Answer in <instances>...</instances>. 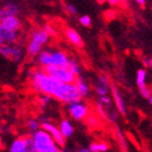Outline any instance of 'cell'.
<instances>
[{"mask_svg":"<svg viewBox=\"0 0 152 152\" xmlns=\"http://www.w3.org/2000/svg\"><path fill=\"white\" fill-rule=\"evenodd\" d=\"M31 88L37 91L41 95H49L51 96L54 88L58 85V81L47 75L43 68H34L29 72Z\"/></svg>","mask_w":152,"mask_h":152,"instance_id":"cell-1","label":"cell"},{"mask_svg":"<svg viewBox=\"0 0 152 152\" xmlns=\"http://www.w3.org/2000/svg\"><path fill=\"white\" fill-rule=\"evenodd\" d=\"M51 97L58 100V102L65 104H69L75 101H78V100H81V97L77 91L75 83H61V82H58Z\"/></svg>","mask_w":152,"mask_h":152,"instance_id":"cell-2","label":"cell"},{"mask_svg":"<svg viewBox=\"0 0 152 152\" xmlns=\"http://www.w3.org/2000/svg\"><path fill=\"white\" fill-rule=\"evenodd\" d=\"M31 137L35 152H54L60 149L53 138L42 128L33 132Z\"/></svg>","mask_w":152,"mask_h":152,"instance_id":"cell-3","label":"cell"},{"mask_svg":"<svg viewBox=\"0 0 152 152\" xmlns=\"http://www.w3.org/2000/svg\"><path fill=\"white\" fill-rule=\"evenodd\" d=\"M50 36L44 29H36L30 34L29 43L27 46V53L31 58H35L49 42Z\"/></svg>","mask_w":152,"mask_h":152,"instance_id":"cell-4","label":"cell"},{"mask_svg":"<svg viewBox=\"0 0 152 152\" xmlns=\"http://www.w3.org/2000/svg\"><path fill=\"white\" fill-rule=\"evenodd\" d=\"M43 70L61 83H75L77 79V76L75 75L74 71L69 68V66L58 67V66L48 65L44 67Z\"/></svg>","mask_w":152,"mask_h":152,"instance_id":"cell-5","label":"cell"},{"mask_svg":"<svg viewBox=\"0 0 152 152\" xmlns=\"http://www.w3.org/2000/svg\"><path fill=\"white\" fill-rule=\"evenodd\" d=\"M67 112L71 119L76 120V121H83L87 117V115L91 113V109L83 100H78L72 103L68 104Z\"/></svg>","mask_w":152,"mask_h":152,"instance_id":"cell-6","label":"cell"},{"mask_svg":"<svg viewBox=\"0 0 152 152\" xmlns=\"http://www.w3.org/2000/svg\"><path fill=\"white\" fill-rule=\"evenodd\" d=\"M0 54L14 63H19L23 58V51L15 44H3L0 46Z\"/></svg>","mask_w":152,"mask_h":152,"instance_id":"cell-7","label":"cell"},{"mask_svg":"<svg viewBox=\"0 0 152 152\" xmlns=\"http://www.w3.org/2000/svg\"><path fill=\"white\" fill-rule=\"evenodd\" d=\"M9 152H35L31 136H20L13 140Z\"/></svg>","mask_w":152,"mask_h":152,"instance_id":"cell-8","label":"cell"},{"mask_svg":"<svg viewBox=\"0 0 152 152\" xmlns=\"http://www.w3.org/2000/svg\"><path fill=\"white\" fill-rule=\"evenodd\" d=\"M41 128L43 130H45V131L53 138V140L56 142V145H58V147H64V146H65L66 140L62 136L58 126H56L54 124H52V122L45 119V120H42Z\"/></svg>","mask_w":152,"mask_h":152,"instance_id":"cell-9","label":"cell"},{"mask_svg":"<svg viewBox=\"0 0 152 152\" xmlns=\"http://www.w3.org/2000/svg\"><path fill=\"white\" fill-rule=\"evenodd\" d=\"M71 58L63 50H49V65L58 66V67H64L68 66Z\"/></svg>","mask_w":152,"mask_h":152,"instance_id":"cell-10","label":"cell"},{"mask_svg":"<svg viewBox=\"0 0 152 152\" xmlns=\"http://www.w3.org/2000/svg\"><path fill=\"white\" fill-rule=\"evenodd\" d=\"M110 91L112 93L113 101H114V104L115 107H116L117 111H118V113L121 115H126L127 114V105H126L124 99L121 96V94H120V91H118V88L113 83H111V89H110Z\"/></svg>","mask_w":152,"mask_h":152,"instance_id":"cell-11","label":"cell"},{"mask_svg":"<svg viewBox=\"0 0 152 152\" xmlns=\"http://www.w3.org/2000/svg\"><path fill=\"white\" fill-rule=\"evenodd\" d=\"M110 89H111V82L105 75H100L97 78V81L95 83V91L98 95V97L109 95Z\"/></svg>","mask_w":152,"mask_h":152,"instance_id":"cell-12","label":"cell"},{"mask_svg":"<svg viewBox=\"0 0 152 152\" xmlns=\"http://www.w3.org/2000/svg\"><path fill=\"white\" fill-rule=\"evenodd\" d=\"M20 20H19V18H17V16L5 15L0 21L1 27H3L9 31H15V32H18V30L20 29Z\"/></svg>","mask_w":152,"mask_h":152,"instance_id":"cell-13","label":"cell"},{"mask_svg":"<svg viewBox=\"0 0 152 152\" xmlns=\"http://www.w3.org/2000/svg\"><path fill=\"white\" fill-rule=\"evenodd\" d=\"M58 130H60L62 136H63L65 140L70 138V137L74 135V132H75L74 126H72L70 120L67 119V118H64V119L61 120V122L58 124Z\"/></svg>","mask_w":152,"mask_h":152,"instance_id":"cell-14","label":"cell"},{"mask_svg":"<svg viewBox=\"0 0 152 152\" xmlns=\"http://www.w3.org/2000/svg\"><path fill=\"white\" fill-rule=\"evenodd\" d=\"M65 35H66V38L68 39L69 43H71L74 46H76V47H78V48L83 47V45H84L83 39H82L80 34H79L75 29L67 28L65 31Z\"/></svg>","mask_w":152,"mask_h":152,"instance_id":"cell-15","label":"cell"},{"mask_svg":"<svg viewBox=\"0 0 152 152\" xmlns=\"http://www.w3.org/2000/svg\"><path fill=\"white\" fill-rule=\"evenodd\" d=\"M75 85H76V88L78 91L80 97H81V99L87 98L89 96V94H91V87L82 78L77 77L76 81H75Z\"/></svg>","mask_w":152,"mask_h":152,"instance_id":"cell-16","label":"cell"},{"mask_svg":"<svg viewBox=\"0 0 152 152\" xmlns=\"http://www.w3.org/2000/svg\"><path fill=\"white\" fill-rule=\"evenodd\" d=\"M0 35L4 44H15L18 41V33L15 31H9L0 26Z\"/></svg>","mask_w":152,"mask_h":152,"instance_id":"cell-17","label":"cell"},{"mask_svg":"<svg viewBox=\"0 0 152 152\" xmlns=\"http://www.w3.org/2000/svg\"><path fill=\"white\" fill-rule=\"evenodd\" d=\"M91 152H107L110 149V145L107 142H93L88 147Z\"/></svg>","mask_w":152,"mask_h":152,"instance_id":"cell-18","label":"cell"},{"mask_svg":"<svg viewBox=\"0 0 152 152\" xmlns=\"http://www.w3.org/2000/svg\"><path fill=\"white\" fill-rule=\"evenodd\" d=\"M147 78H148V74L147 70L145 68H140L136 72V84L138 88L140 87H144L147 85Z\"/></svg>","mask_w":152,"mask_h":152,"instance_id":"cell-19","label":"cell"},{"mask_svg":"<svg viewBox=\"0 0 152 152\" xmlns=\"http://www.w3.org/2000/svg\"><path fill=\"white\" fill-rule=\"evenodd\" d=\"M84 120H86V124H88V126H91V127H93V128H97L99 124H101L102 119H101V117L99 116L98 114L89 113V114L87 115V117Z\"/></svg>","mask_w":152,"mask_h":152,"instance_id":"cell-20","label":"cell"},{"mask_svg":"<svg viewBox=\"0 0 152 152\" xmlns=\"http://www.w3.org/2000/svg\"><path fill=\"white\" fill-rule=\"evenodd\" d=\"M100 105L107 110H112V105H113V102H112V98L109 95H104V96H100L98 98V102Z\"/></svg>","mask_w":152,"mask_h":152,"instance_id":"cell-21","label":"cell"},{"mask_svg":"<svg viewBox=\"0 0 152 152\" xmlns=\"http://www.w3.org/2000/svg\"><path fill=\"white\" fill-rule=\"evenodd\" d=\"M140 95H142V97H144L145 99H147L148 102H149V104H152V94H151V88H150L148 85H146V86L144 87H140Z\"/></svg>","mask_w":152,"mask_h":152,"instance_id":"cell-22","label":"cell"},{"mask_svg":"<svg viewBox=\"0 0 152 152\" xmlns=\"http://www.w3.org/2000/svg\"><path fill=\"white\" fill-rule=\"evenodd\" d=\"M3 11H4L7 16H17V14H18V8L15 4H13V3L7 5V7L3 9Z\"/></svg>","mask_w":152,"mask_h":152,"instance_id":"cell-23","label":"cell"},{"mask_svg":"<svg viewBox=\"0 0 152 152\" xmlns=\"http://www.w3.org/2000/svg\"><path fill=\"white\" fill-rule=\"evenodd\" d=\"M69 68L71 69V70L74 71L75 75H76L77 77L80 76V72H81V67H80V65H79V63L77 61H74V60H70V62H69Z\"/></svg>","mask_w":152,"mask_h":152,"instance_id":"cell-24","label":"cell"},{"mask_svg":"<svg viewBox=\"0 0 152 152\" xmlns=\"http://www.w3.org/2000/svg\"><path fill=\"white\" fill-rule=\"evenodd\" d=\"M28 128L32 132H35L36 130L41 129V122L38 121L37 119H30L28 120Z\"/></svg>","mask_w":152,"mask_h":152,"instance_id":"cell-25","label":"cell"},{"mask_svg":"<svg viewBox=\"0 0 152 152\" xmlns=\"http://www.w3.org/2000/svg\"><path fill=\"white\" fill-rule=\"evenodd\" d=\"M52 99L53 98L49 95H42L41 98H39V103H41L42 107H47L49 103H51Z\"/></svg>","mask_w":152,"mask_h":152,"instance_id":"cell-26","label":"cell"},{"mask_svg":"<svg viewBox=\"0 0 152 152\" xmlns=\"http://www.w3.org/2000/svg\"><path fill=\"white\" fill-rule=\"evenodd\" d=\"M116 134H117V140H118V142H119V144H120V147H122V148L127 147V142H126V140H124V134H122V132L117 129Z\"/></svg>","mask_w":152,"mask_h":152,"instance_id":"cell-27","label":"cell"},{"mask_svg":"<svg viewBox=\"0 0 152 152\" xmlns=\"http://www.w3.org/2000/svg\"><path fill=\"white\" fill-rule=\"evenodd\" d=\"M80 23L84 27H91V19L89 16L87 15H84V16H81L80 17Z\"/></svg>","mask_w":152,"mask_h":152,"instance_id":"cell-28","label":"cell"},{"mask_svg":"<svg viewBox=\"0 0 152 152\" xmlns=\"http://www.w3.org/2000/svg\"><path fill=\"white\" fill-rule=\"evenodd\" d=\"M145 69H151L152 68V60L150 56H144L142 61Z\"/></svg>","mask_w":152,"mask_h":152,"instance_id":"cell-29","label":"cell"},{"mask_svg":"<svg viewBox=\"0 0 152 152\" xmlns=\"http://www.w3.org/2000/svg\"><path fill=\"white\" fill-rule=\"evenodd\" d=\"M44 30L47 32V34H48L49 36H54V35H56V30H54L53 27H51L50 25H45V27H44Z\"/></svg>","mask_w":152,"mask_h":152,"instance_id":"cell-30","label":"cell"},{"mask_svg":"<svg viewBox=\"0 0 152 152\" xmlns=\"http://www.w3.org/2000/svg\"><path fill=\"white\" fill-rule=\"evenodd\" d=\"M67 10H68V12L70 13V14H77V9H76V7H74L72 4H68L67 5Z\"/></svg>","mask_w":152,"mask_h":152,"instance_id":"cell-31","label":"cell"},{"mask_svg":"<svg viewBox=\"0 0 152 152\" xmlns=\"http://www.w3.org/2000/svg\"><path fill=\"white\" fill-rule=\"evenodd\" d=\"M107 1L111 5H116V4H118V3H119V0H107Z\"/></svg>","mask_w":152,"mask_h":152,"instance_id":"cell-32","label":"cell"},{"mask_svg":"<svg viewBox=\"0 0 152 152\" xmlns=\"http://www.w3.org/2000/svg\"><path fill=\"white\" fill-rule=\"evenodd\" d=\"M135 1H136L140 7H144V5L146 4V0H135Z\"/></svg>","mask_w":152,"mask_h":152,"instance_id":"cell-33","label":"cell"},{"mask_svg":"<svg viewBox=\"0 0 152 152\" xmlns=\"http://www.w3.org/2000/svg\"><path fill=\"white\" fill-rule=\"evenodd\" d=\"M4 16H5V13H4V11H3V9H0V21H1V19H2Z\"/></svg>","mask_w":152,"mask_h":152,"instance_id":"cell-34","label":"cell"},{"mask_svg":"<svg viewBox=\"0 0 152 152\" xmlns=\"http://www.w3.org/2000/svg\"><path fill=\"white\" fill-rule=\"evenodd\" d=\"M77 152H91V151H89L88 148H87V149H85V148H82V149H80L79 151H77Z\"/></svg>","mask_w":152,"mask_h":152,"instance_id":"cell-35","label":"cell"},{"mask_svg":"<svg viewBox=\"0 0 152 152\" xmlns=\"http://www.w3.org/2000/svg\"><path fill=\"white\" fill-rule=\"evenodd\" d=\"M2 146H3V138L1 136V134H0V149L2 148Z\"/></svg>","mask_w":152,"mask_h":152,"instance_id":"cell-36","label":"cell"},{"mask_svg":"<svg viewBox=\"0 0 152 152\" xmlns=\"http://www.w3.org/2000/svg\"><path fill=\"white\" fill-rule=\"evenodd\" d=\"M3 44H4V42H3L2 37H1V35H0V46H1V45H3Z\"/></svg>","mask_w":152,"mask_h":152,"instance_id":"cell-37","label":"cell"},{"mask_svg":"<svg viewBox=\"0 0 152 152\" xmlns=\"http://www.w3.org/2000/svg\"><path fill=\"white\" fill-rule=\"evenodd\" d=\"M97 1H98L99 3H101V4H102V3H104V2H107V0H97Z\"/></svg>","mask_w":152,"mask_h":152,"instance_id":"cell-38","label":"cell"},{"mask_svg":"<svg viewBox=\"0 0 152 152\" xmlns=\"http://www.w3.org/2000/svg\"><path fill=\"white\" fill-rule=\"evenodd\" d=\"M119 2H127V0H119Z\"/></svg>","mask_w":152,"mask_h":152,"instance_id":"cell-39","label":"cell"},{"mask_svg":"<svg viewBox=\"0 0 152 152\" xmlns=\"http://www.w3.org/2000/svg\"><path fill=\"white\" fill-rule=\"evenodd\" d=\"M61 151V149H58V150H56V151H54V152H60Z\"/></svg>","mask_w":152,"mask_h":152,"instance_id":"cell-40","label":"cell"},{"mask_svg":"<svg viewBox=\"0 0 152 152\" xmlns=\"http://www.w3.org/2000/svg\"><path fill=\"white\" fill-rule=\"evenodd\" d=\"M0 130H1V124H0Z\"/></svg>","mask_w":152,"mask_h":152,"instance_id":"cell-41","label":"cell"}]
</instances>
